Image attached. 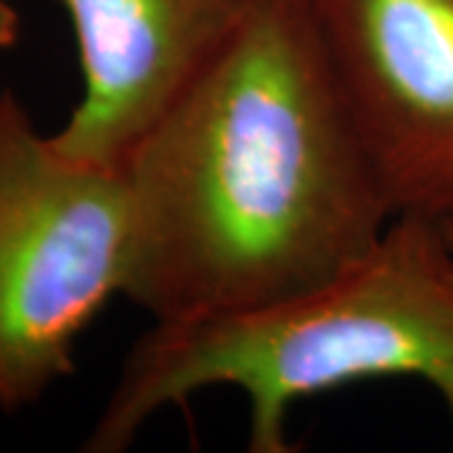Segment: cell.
Here are the masks:
<instances>
[{"mask_svg": "<svg viewBox=\"0 0 453 453\" xmlns=\"http://www.w3.org/2000/svg\"><path fill=\"white\" fill-rule=\"evenodd\" d=\"M127 290L154 323L262 308L365 257L393 222L308 0H257L124 162Z\"/></svg>", "mask_w": 453, "mask_h": 453, "instance_id": "6da1fadb", "label": "cell"}, {"mask_svg": "<svg viewBox=\"0 0 453 453\" xmlns=\"http://www.w3.org/2000/svg\"><path fill=\"white\" fill-rule=\"evenodd\" d=\"M434 386L453 426V247L395 214L365 257L270 305L154 323L131 345L83 453H121L159 411L217 386L250 403L247 451L290 453L292 405L372 378Z\"/></svg>", "mask_w": 453, "mask_h": 453, "instance_id": "7a4b0ae2", "label": "cell"}, {"mask_svg": "<svg viewBox=\"0 0 453 453\" xmlns=\"http://www.w3.org/2000/svg\"><path fill=\"white\" fill-rule=\"evenodd\" d=\"M124 166L65 159L0 91V413L38 403L76 368V342L131 267Z\"/></svg>", "mask_w": 453, "mask_h": 453, "instance_id": "3957f363", "label": "cell"}, {"mask_svg": "<svg viewBox=\"0 0 453 453\" xmlns=\"http://www.w3.org/2000/svg\"><path fill=\"white\" fill-rule=\"evenodd\" d=\"M393 214L453 219V0H308Z\"/></svg>", "mask_w": 453, "mask_h": 453, "instance_id": "277c9868", "label": "cell"}, {"mask_svg": "<svg viewBox=\"0 0 453 453\" xmlns=\"http://www.w3.org/2000/svg\"><path fill=\"white\" fill-rule=\"evenodd\" d=\"M71 18L83 94L50 134L65 159L121 169L257 0H58Z\"/></svg>", "mask_w": 453, "mask_h": 453, "instance_id": "5b68a950", "label": "cell"}, {"mask_svg": "<svg viewBox=\"0 0 453 453\" xmlns=\"http://www.w3.org/2000/svg\"><path fill=\"white\" fill-rule=\"evenodd\" d=\"M20 38V13L13 0H0V50L13 49Z\"/></svg>", "mask_w": 453, "mask_h": 453, "instance_id": "8992f818", "label": "cell"}, {"mask_svg": "<svg viewBox=\"0 0 453 453\" xmlns=\"http://www.w3.org/2000/svg\"><path fill=\"white\" fill-rule=\"evenodd\" d=\"M441 226H443V234H446V240L453 247V219H441Z\"/></svg>", "mask_w": 453, "mask_h": 453, "instance_id": "52a82bcc", "label": "cell"}]
</instances>
